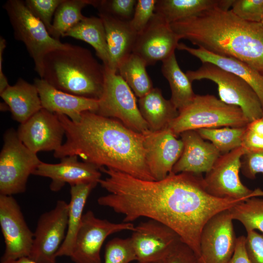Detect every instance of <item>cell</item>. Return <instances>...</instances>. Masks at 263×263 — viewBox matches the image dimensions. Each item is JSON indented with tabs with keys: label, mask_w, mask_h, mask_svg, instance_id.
<instances>
[{
	"label": "cell",
	"mask_w": 263,
	"mask_h": 263,
	"mask_svg": "<svg viewBox=\"0 0 263 263\" xmlns=\"http://www.w3.org/2000/svg\"><path fill=\"white\" fill-rule=\"evenodd\" d=\"M104 188L109 193L102 198V205L122 215L123 222L146 217L161 223L202 260L200 240L205 224L217 213L245 201L213 196L206 190L202 175L187 172L149 181L113 170Z\"/></svg>",
	"instance_id": "obj_1"
},
{
	"label": "cell",
	"mask_w": 263,
	"mask_h": 263,
	"mask_svg": "<svg viewBox=\"0 0 263 263\" xmlns=\"http://www.w3.org/2000/svg\"><path fill=\"white\" fill-rule=\"evenodd\" d=\"M56 114L66 140L54 151L55 158L76 155L99 169L105 167L138 179L155 180L147 165L143 133L116 119L92 112H83L78 122Z\"/></svg>",
	"instance_id": "obj_2"
},
{
	"label": "cell",
	"mask_w": 263,
	"mask_h": 263,
	"mask_svg": "<svg viewBox=\"0 0 263 263\" xmlns=\"http://www.w3.org/2000/svg\"><path fill=\"white\" fill-rule=\"evenodd\" d=\"M185 39L213 53L236 58L263 73V24L244 20L231 10H208L170 24Z\"/></svg>",
	"instance_id": "obj_3"
},
{
	"label": "cell",
	"mask_w": 263,
	"mask_h": 263,
	"mask_svg": "<svg viewBox=\"0 0 263 263\" xmlns=\"http://www.w3.org/2000/svg\"><path fill=\"white\" fill-rule=\"evenodd\" d=\"M105 69L91 52L73 44L48 53L43 60L41 78L56 89L76 96L98 100Z\"/></svg>",
	"instance_id": "obj_4"
},
{
	"label": "cell",
	"mask_w": 263,
	"mask_h": 263,
	"mask_svg": "<svg viewBox=\"0 0 263 263\" xmlns=\"http://www.w3.org/2000/svg\"><path fill=\"white\" fill-rule=\"evenodd\" d=\"M250 123L242 109L211 94H196L191 103L179 112L168 128L178 137L189 130L224 127H244Z\"/></svg>",
	"instance_id": "obj_5"
},
{
	"label": "cell",
	"mask_w": 263,
	"mask_h": 263,
	"mask_svg": "<svg viewBox=\"0 0 263 263\" xmlns=\"http://www.w3.org/2000/svg\"><path fill=\"white\" fill-rule=\"evenodd\" d=\"M13 28L16 39L22 42L34 61L35 70L41 78L43 60L49 52L68 48L49 34L43 23L27 9L24 1L8 0L3 5Z\"/></svg>",
	"instance_id": "obj_6"
},
{
	"label": "cell",
	"mask_w": 263,
	"mask_h": 263,
	"mask_svg": "<svg viewBox=\"0 0 263 263\" xmlns=\"http://www.w3.org/2000/svg\"><path fill=\"white\" fill-rule=\"evenodd\" d=\"M3 141L0 153V195L12 196L25 191L29 177L41 161L13 129L5 132Z\"/></svg>",
	"instance_id": "obj_7"
},
{
	"label": "cell",
	"mask_w": 263,
	"mask_h": 263,
	"mask_svg": "<svg viewBox=\"0 0 263 263\" xmlns=\"http://www.w3.org/2000/svg\"><path fill=\"white\" fill-rule=\"evenodd\" d=\"M104 69L103 91L95 113L116 119L139 133H144L150 131L141 114L132 89L118 74L105 66Z\"/></svg>",
	"instance_id": "obj_8"
},
{
	"label": "cell",
	"mask_w": 263,
	"mask_h": 263,
	"mask_svg": "<svg viewBox=\"0 0 263 263\" xmlns=\"http://www.w3.org/2000/svg\"><path fill=\"white\" fill-rule=\"evenodd\" d=\"M186 74L191 82L204 79L215 82L220 99L240 108L250 122L262 117L263 108L259 97L241 77L210 63H204L198 69Z\"/></svg>",
	"instance_id": "obj_9"
},
{
	"label": "cell",
	"mask_w": 263,
	"mask_h": 263,
	"mask_svg": "<svg viewBox=\"0 0 263 263\" xmlns=\"http://www.w3.org/2000/svg\"><path fill=\"white\" fill-rule=\"evenodd\" d=\"M244 153L241 146L221 154L203 177L205 187L208 193L220 198L243 200L252 197H263V190L259 188L251 189L240 180L241 159Z\"/></svg>",
	"instance_id": "obj_10"
},
{
	"label": "cell",
	"mask_w": 263,
	"mask_h": 263,
	"mask_svg": "<svg viewBox=\"0 0 263 263\" xmlns=\"http://www.w3.org/2000/svg\"><path fill=\"white\" fill-rule=\"evenodd\" d=\"M68 208V203L58 200L53 209L40 215L28 258L38 263H56L67 232Z\"/></svg>",
	"instance_id": "obj_11"
},
{
	"label": "cell",
	"mask_w": 263,
	"mask_h": 263,
	"mask_svg": "<svg viewBox=\"0 0 263 263\" xmlns=\"http://www.w3.org/2000/svg\"><path fill=\"white\" fill-rule=\"evenodd\" d=\"M132 223H114L96 217L89 210L84 214L70 258L75 263H101L100 251L106 238L123 230L133 231Z\"/></svg>",
	"instance_id": "obj_12"
},
{
	"label": "cell",
	"mask_w": 263,
	"mask_h": 263,
	"mask_svg": "<svg viewBox=\"0 0 263 263\" xmlns=\"http://www.w3.org/2000/svg\"><path fill=\"white\" fill-rule=\"evenodd\" d=\"M0 226L5 244L1 261L29 257L34 233L28 226L19 205L12 196L0 195Z\"/></svg>",
	"instance_id": "obj_13"
},
{
	"label": "cell",
	"mask_w": 263,
	"mask_h": 263,
	"mask_svg": "<svg viewBox=\"0 0 263 263\" xmlns=\"http://www.w3.org/2000/svg\"><path fill=\"white\" fill-rule=\"evenodd\" d=\"M229 209L212 217L204 225L200 246L204 263H228L236 247L237 239Z\"/></svg>",
	"instance_id": "obj_14"
},
{
	"label": "cell",
	"mask_w": 263,
	"mask_h": 263,
	"mask_svg": "<svg viewBox=\"0 0 263 263\" xmlns=\"http://www.w3.org/2000/svg\"><path fill=\"white\" fill-rule=\"evenodd\" d=\"M131 239L136 261L141 263L163 261L182 241L172 229L151 219L135 226Z\"/></svg>",
	"instance_id": "obj_15"
},
{
	"label": "cell",
	"mask_w": 263,
	"mask_h": 263,
	"mask_svg": "<svg viewBox=\"0 0 263 263\" xmlns=\"http://www.w3.org/2000/svg\"><path fill=\"white\" fill-rule=\"evenodd\" d=\"M17 133L23 144L37 154L57 150L63 144L65 131L56 114L42 108L20 124Z\"/></svg>",
	"instance_id": "obj_16"
},
{
	"label": "cell",
	"mask_w": 263,
	"mask_h": 263,
	"mask_svg": "<svg viewBox=\"0 0 263 263\" xmlns=\"http://www.w3.org/2000/svg\"><path fill=\"white\" fill-rule=\"evenodd\" d=\"M179 40L170 24L154 13L145 28L137 34L132 53L143 59L147 66L154 65L175 53Z\"/></svg>",
	"instance_id": "obj_17"
},
{
	"label": "cell",
	"mask_w": 263,
	"mask_h": 263,
	"mask_svg": "<svg viewBox=\"0 0 263 263\" xmlns=\"http://www.w3.org/2000/svg\"><path fill=\"white\" fill-rule=\"evenodd\" d=\"M143 134L149 170L155 180L163 179L171 172L180 157L183 143L168 128L156 132L150 130Z\"/></svg>",
	"instance_id": "obj_18"
},
{
	"label": "cell",
	"mask_w": 263,
	"mask_h": 263,
	"mask_svg": "<svg viewBox=\"0 0 263 263\" xmlns=\"http://www.w3.org/2000/svg\"><path fill=\"white\" fill-rule=\"evenodd\" d=\"M100 169L85 162H80L76 155L67 156L60 159L57 164L41 162L33 175L49 178L50 188L57 192L66 184L70 186L83 184H99L101 179Z\"/></svg>",
	"instance_id": "obj_19"
},
{
	"label": "cell",
	"mask_w": 263,
	"mask_h": 263,
	"mask_svg": "<svg viewBox=\"0 0 263 263\" xmlns=\"http://www.w3.org/2000/svg\"><path fill=\"white\" fill-rule=\"evenodd\" d=\"M179 135L184 148L171 173L202 175L208 172L221 155L220 151L211 143L205 141L196 130L187 131Z\"/></svg>",
	"instance_id": "obj_20"
},
{
	"label": "cell",
	"mask_w": 263,
	"mask_h": 263,
	"mask_svg": "<svg viewBox=\"0 0 263 263\" xmlns=\"http://www.w3.org/2000/svg\"><path fill=\"white\" fill-rule=\"evenodd\" d=\"M36 87L42 108L56 114H63L74 122H78L86 111L96 113L98 100L73 95L59 90L42 78H37Z\"/></svg>",
	"instance_id": "obj_21"
},
{
	"label": "cell",
	"mask_w": 263,
	"mask_h": 263,
	"mask_svg": "<svg viewBox=\"0 0 263 263\" xmlns=\"http://www.w3.org/2000/svg\"><path fill=\"white\" fill-rule=\"evenodd\" d=\"M177 49L188 52L198 58L202 63L213 64L244 79L255 91L263 108V73L238 59L216 54L203 48H193L183 43H179Z\"/></svg>",
	"instance_id": "obj_22"
},
{
	"label": "cell",
	"mask_w": 263,
	"mask_h": 263,
	"mask_svg": "<svg viewBox=\"0 0 263 263\" xmlns=\"http://www.w3.org/2000/svg\"><path fill=\"white\" fill-rule=\"evenodd\" d=\"M98 16L104 26L109 53L110 61L107 67L117 73L119 64L132 53L137 33L130 21L103 12H99Z\"/></svg>",
	"instance_id": "obj_23"
},
{
	"label": "cell",
	"mask_w": 263,
	"mask_h": 263,
	"mask_svg": "<svg viewBox=\"0 0 263 263\" xmlns=\"http://www.w3.org/2000/svg\"><path fill=\"white\" fill-rule=\"evenodd\" d=\"M14 120L21 124L42 108L38 90L22 78L0 94Z\"/></svg>",
	"instance_id": "obj_24"
},
{
	"label": "cell",
	"mask_w": 263,
	"mask_h": 263,
	"mask_svg": "<svg viewBox=\"0 0 263 263\" xmlns=\"http://www.w3.org/2000/svg\"><path fill=\"white\" fill-rule=\"evenodd\" d=\"M233 0H157L154 13L170 24L205 11L229 10Z\"/></svg>",
	"instance_id": "obj_25"
},
{
	"label": "cell",
	"mask_w": 263,
	"mask_h": 263,
	"mask_svg": "<svg viewBox=\"0 0 263 263\" xmlns=\"http://www.w3.org/2000/svg\"><path fill=\"white\" fill-rule=\"evenodd\" d=\"M138 106L141 115L152 132L168 128L169 123L179 114V111L170 100L165 99L158 88H153L139 98Z\"/></svg>",
	"instance_id": "obj_26"
},
{
	"label": "cell",
	"mask_w": 263,
	"mask_h": 263,
	"mask_svg": "<svg viewBox=\"0 0 263 263\" xmlns=\"http://www.w3.org/2000/svg\"><path fill=\"white\" fill-rule=\"evenodd\" d=\"M97 185L90 183L71 186L67 232L65 239L56 254L57 257H70L81 224L86 203L91 192Z\"/></svg>",
	"instance_id": "obj_27"
},
{
	"label": "cell",
	"mask_w": 263,
	"mask_h": 263,
	"mask_svg": "<svg viewBox=\"0 0 263 263\" xmlns=\"http://www.w3.org/2000/svg\"><path fill=\"white\" fill-rule=\"evenodd\" d=\"M83 40L94 49L103 65L109 67L110 56L103 21L100 17H86L67 31L63 37Z\"/></svg>",
	"instance_id": "obj_28"
},
{
	"label": "cell",
	"mask_w": 263,
	"mask_h": 263,
	"mask_svg": "<svg viewBox=\"0 0 263 263\" xmlns=\"http://www.w3.org/2000/svg\"><path fill=\"white\" fill-rule=\"evenodd\" d=\"M161 71L170 88V100L179 112L190 104L196 95L192 82L179 67L175 53L162 61Z\"/></svg>",
	"instance_id": "obj_29"
},
{
	"label": "cell",
	"mask_w": 263,
	"mask_h": 263,
	"mask_svg": "<svg viewBox=\"0 0 263 263\" xmlns=\"http://www.w3.org/2000/svg\"><path fill=\"white\" fill-rule=\"evenodd\" d=\"M146 63L140 56L132 53L118 65L117 72L135 95L140 98L153 87L147 70Z\"/></svg>",
	"instance_id": "obj_30"
},
{
	"label": "cell",
	"mask_w": 263,
	"mask_h": 263,
	"mask_svg": "<svg viewBox=\"0 0 263 263\" xmlns=\"http://www.w3.org/2000/svg\"><path fill=\"white\" fill-rule=\"evenodd\" d=\"M92 3L93 0H62L53 18L51 36L59 40L60 37L85 18L82 10Z\"/></svg>",
	"instance_id": "obj_31"
},
{
	"label": "cell",
	"mask_w": 263,
	"mask_h": 263,
	"mask_svg": "<svg viewBox=\"0 0 263 263\" xmlns=\"http://www.w3.org/2000/svg\"><path fill=\"white\" fill-rule=\"evenodd\" d=\"M229 210L232 219L240 222L247 232L258 230L263 234V198L250 197Z\"/></svg>",
	"instance_id": "obj_32"
},
{
	"label": "cell",
	"mask_w": 263,
	"mask_h": 263,
	"mask_svg": "<svg viewBox=\"0 0 263 263\" xmlns=\"http://www.w3.org/2000/svg\"><path fill=\"white\" fill-rule=\"evenodd\" d=\"M246 127L205 128L196 131L204 140L210 141L221 154H225L242 146Z\"/></svg>",
	"instance_id": "obj_33"
},
{
	"label": "cell",
	"mask_w": 263,
	"mask_h": 263,
	"mask_svg": "<svg viewBox=\"0 0 263 263\" xmlns=\"http://www.w3.org/2000/svg\"><path fill=\"white\" fill-rule=\"evenodd\" d=\"M136 261L131 237L113 238L105 246L104 263H130Z\"/></svg>",
	"instance_id": "obj_34"
},
{
	"label": "cell",
	"mask_w": 263,
	"mask_h": 263,
	"mask_svg": "<svg viewBox=\"0 0 263 263\" xmlns=\"http://www.w3.org/2000/svg\"><path fill=\"white\" fill-rule=\"evenodd\" d=\"M136 0H93L92 5L99 12H103L118 19L130 21L133 16Z\"/></svg>",
	"instance_id": "obj_35"
},
{
	"label": "cell",
	"mask_w": 263,
	"mask_h": 263,
	"mask_svg": "<svg viewBox=\"0 0 263 263\" xmlns=\"http://www.w3.org/2000/svg\"><path fill=\"white\" fill-rule=\"evenodd\" d=\"M62 1V0H26L24 2L30 12L43 23L50 34L52 28L53 17Z\"/></svg>",
	"instance_id": "obj_36"
},
{
	"label": "cell",
	"mask_w": 263,
	"mask_h": 263,
	"mask_svg": "<svg viewBox=\"0 0 263 263\" xmlns=\"http://www.w3.org/2000/svg\"><path fill=\"white\" fill-rule=\"evenodd\" d=\"M231 8L244 20L261 22L263 17V0H233Z\"/></svg>",
	"instance_id": "obj_37"
},
{
	"label": "cell",
	"mask_w": 263,
	"mask_h": 263,
	"mask_svg": "<svg viewBox=\"0 0 263 263\" xmlns=\"http://www.w3.org/2000/svg\"><path fill=\"white\" fill-rule=\"evenodd\" d=\"M242 147L245 152L263 151V118L250 122L243 135Z\"/></svg>",
	"instance_id": "obj_38"
},
{
	"label": "cell",
	"mask_w": 263,
	"mask_h": 263,
	"mask_svg": "<svg viewBox=\"0 0 263 263\" xmlns=\"http://www.w3.org/2000/svg\"><path fill=\"white\" fill-rule=\"evenodd\" d=\"M157 0H138L130 24L138 34L143 31L154 15Z\"/></svg>",
	"instance_id": "obj_39"
},
{
	"label": "cell",
	"mask_w": 263,
	"mask_h": 263,
	"mask_svg": "<svg viewBox=\"0 0 263 263\" xmlns=\"http://www.w3.org/2000/svg\"><path fill=\"white\" fill-rule=\"evenodd\" d=\"M162 263H204L193 250L182 241L162 261Z\"/></svg>",
	"instance_id": "obj_40"
},
{
	"label": "cell",
	"mask_w": 263,
	"mask_h": 263,
	"mask_svg": "<svg viewBox=\"0 0 263 263\" xmlns=\"http://www.w3.org/2000/svg\"><path fill=\"white\" fill-rule=\"evenodd\" d=\"M241 170L249 179H254L258 173L263 175V151L245 152L241 159Z\"/></svg>",
	"instance_id": "obj_41"
},
{
	"label": "cell",
	"mask_w": 263,
	"mask_h": 263,
	"mask_svg": "<svg viewBox=\"0 0 263 263\" xmlns=\"http://www.w3.org/2000/svg\"><path fill=\"white\" fill-rule=\"evenodd\" d=\"M245 245L251 263H263V234L255 230L247 232Z\"/></svg>",
	"instance_id": "obj_42"
},
{
	"label": "cell",
	"mask_w": 263,
	"mask_h": 263,
	"mask_svg": "<svg viewBox=\"0 0 263 263\" xmlns=\"http://www.w3.org/2000/svg\"><path fill=\"white\" fill-rule=\"evenodd\" d=\"M245 236L237 238L234 252L228 263H251L245 248Z\"/></svg>",
	"instance_id": "obj_43"
},
{
	"label": "cell",
	"mask_w": 263,
	"mask_h": 263,
	"mask_svg": "<svg viewBox=\"0 0 263 263\" xmlns=\"http://www.w3.org/2000/svg\"><path fill=\"white\" fill-rule=\"evenodd\" d=\"M6 46V40L2 37H0V94L5 91L10 85L8 80L2 70L3 51Z\"/></svg>",
	"instance_id": "obj_44"
},
{
	"label": "cell",
	"mask_w": 263,
	"mask_h": 263,
	"mask_svg": "<svg viewBox=\"0 0 263 263\" xmlns=\"http://www.w3.org/2000/svg\"><path fill=\"white\" fill-rule=\"evenodd\" d=\"M1 263H38L28 257L21 258L15 260L1 261Z\"/></svg>",
	"instance_id": "obj_45"
},
{
	"label": "cell",
	"mask_w": 263,
	"mask_h": 263,
	"mask_svg": "<svg viewBox=\"0 0 263 263\" xmlns=\"http://www.w3.org/2000/svg\"><path fill=\"white\" fill-rule=\"evenodd\" d=\"M137 263H141L137 262ZM150 263H162V261H159V262H156Z\"/></svg>",
	"instance_id": "obj_46"
},
{
	"label": "cell",
	"mask_w": 263,
	"mask_h": 263,
	"mask_svg": "<svg viewBox=\"0 0 263 263\" xmlns=\"http://www.w3.org/2000/svg\"><path fill=\"white\" fill-rule=\"evenodd\" d=\"M261 22L262 23H263V18H262V20H261Z\"/></svg>",
	"instance_id": "obj_47"
},
{
	"label": "cell",
	"mask_w": 263,
	"mask_h": 263,
	"mask_svg": "<svg viewBox=\"0 0 263 263\" xmlns=\"http://www.w3.org/2000/svg\"><path fill=\"white\" fill-rule=\"evenodd\" d=\"M262 117H263V115H262Z\"/></svg>",
	"instance_id": "obj_48"
}]
</instances>
